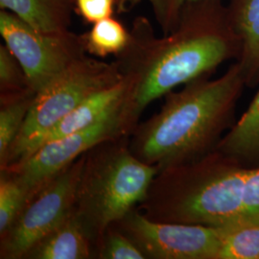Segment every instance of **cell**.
I'll return each instance as SVG.
<instances>
[{"instance_id": "obj_1", "label": "cell", "mask_w": 259, "mask_h": 259, "mask_svg": "<svg viewBox=\"0 0 259 259\" xmlns=\"http://www.w3.org/2000/svg\"><path fill=\"white\" fill-rule=\"evenodd\" d=\"M130 32L129 45L115 62L127 83L122 111L132 134L151 103L240 57V40L222 0L186 3L177 27L162 37L144 17L134 20Z\"/></svg>"}, {"instance_id": "obj_2", "label": "cell", "mask_w": 259, "mask_h": 259, "mask_svg": "<svg viewBox=\"0 0 259 259\" xmlns=\"http://www.w3.org/2000/svg\"><path fill=\"white\" fill-rule=\"evenodd\" d=\"M246 82L235 62L217 79L203 76L166 94L160 111L139 124L129 139L133 154L158 171L213 151L232 124Z\"/></svg>"}, {"instance_id": "obj_3", "label": "cell", "mask_w": 259, "mask_h": 259, "mask_svg": "<svg viewBox=\"0 0 259 259\" xmlns=\"http://www.w3.org/2000/svg\"><path fill=\"white\" fill-rule=\"evenodd\" d=\"M138 208L159 222L215 228L259 224V167L244 166L214 149L158 171Z\"/></svg>"}, {"instance_id": "obj_4", "label": "cell", "mask_w": 259, "mask_h": 259, "mask_svg": "<svg viewBox=\"0 0 259 259\" xmlns=\"http://www.w3.org/2000/svg\"><path fill=\"white\" fill-rule=\"evenodd\" d=\"M129 139L107 141L84 154L74 211L95 247L111 225L145 200L158 173L133 154Z\"/></svg>"}, {"instance_id": "obj_5", "label": "cell", "mask_w": 259, "mask_h": 259, "mask_svg": "<svg viewBox=\"0 0 259 259\" xmlns=\"http://www.w3.org/2000/svg\"><path fill=\"white\" fill-rule=\"evenodd\" d=\"M123 80L116 62L83 56L37 93L19 136L0 169L19 164L37 150L47 133L81 103Z\"/></svg>"}, {"instance_id": "obj_6", "label": "cell", "mask_w": 259, "mask_h": 259, "mask_svg": "<svg viewBox=\"0 0 259 259\" xmlns=\"http://www.w3.org/2000/svg\"><path fill=\"white\" fill-rule=\"evenodd\" d=\"M84 154L28 197L16 220L0 235V258L24 259L29 250L73 212Z\"/></svg>"}, {"instance_id": "obj_7", "label": "cell", "mask_w": 259, "mask_h": 259, "mask_svg": "<svg viewBox=\"0 0 259 259\" xmlns=\"http://www.w3.org/2000/svg\"><path fill=\"white\" fill-rule=\"evenodd\" d=\"M0 34L37 93L87 54L79 35L37 30L5 10L0 11Z\"/></svg>"}, {"instance_id": "obj_8", "label": "cell", "mask_w": 259, "mask_h": 259, "mask_svg": "<svg viewBox=\"0 0 259 259\" xmlns=\"http://www.w3.org/2000/svg\"><path fill=\"white\" fill-rule=\"evenodd\" d=\"M122 103L92 126L47 142L19 164L4 169L16 175L27 189L29 197L95 146L131 137V131L122 111Z\"/></svg>"}, {"instance_id": "obj_9", "label": "cell", "mask_w": 259, "mask_h": 259, "mask_svg": "<svg viewBox=\"0 0 259 259\" xmlns=\"http://www.w3.org/2000/svg\"><path fill=\"white\" fill-rule=\"evenodd\" d=\"M113 225L139 247L146 258L217 259L220 228L155 221L138 207Z\"/></svg>"}, {"instance_id": "obj_10", "label": "cell", "mask_w": 259, "mask_h": 259, "mask_svg": "<svg viewBox=\"0 0 259 259\" xmlns=\"http://www.w3.org/2000/svg\"><path fill=\"white\" fill-rule=\"evenodd\" d=\"M95 243L74 210L37 242L24 259L95 258Z\"/></svg>"}, {"instance_id": "obj_11", "label": "cell", "mask_w": 259, "mask_h": 259, "mask_svg": "<svg viewBox=\"0 0 259 259\" xmlns=\"http://www.w3.org/2000/svg\"><path fill=\"white\" fill-rule=\"evenodd\" d=\"M232 28L239 37L240 65L248 88L259 83V0H231L227 5Z\"/></svg>"}, {"instance_id": "obj_12", "label": "cell", "mask_w": 259, "mask_h": 259, "mask_svg": "<svg viewBox=\"0 0 259 259\" xmlns=\"http://www.w3.org/2000/svg\"><path fill=\"white\" fill-rule=\"evenodd\" d=\"M126 91L127 83L123 78L119 83L93 94L48 132L39 147L47 142L61 139L95 124L123 102Z\"/></svg>"}, {"instance_id": "obj_13", "label": "cell", "mask_w": 259, "mask_h": 259, "mask_svg": "<svg viewBox=\"0 0 259 259\" xmlns=\"http://www.w3.org/2000/svg\"><path fill=\"white\" fill-rule=\"evenodd\" d=\"M0 8L37 30L62 33L69 30L74 0H0Z\"/></svg>"}, {"instance_id": "obj_14", "label": "cell", "mask_w": 259, "mask_h": 259, "mask_svg": "<svg viewBox=\"0 0 259 259\" xmlns=\"http://www.w3.org/2000/svg\"><path fill=\"white\" fill-rule=\"evenodd\" d=\"M215 150L244 166L259 167V90L248 109Z\"/></svg>"}, {"instance_id": "obj_15", "label": "cell", "mask_w": 259, "mask_h": 259, "mask_svg": "<svg viewBox=\"0 0 259 259\" xmlns=\"http://www.w3.org/2000/svg\"><path fill=\"white\" fill-rule=\"evenodd\" d=\"M37 93L32 89L14 93L0 94V167L3 166Z\"/></svg>"}, {"instance_id": "obj_16", "label": "cell", "mask_w": 259, "mask_h": 259, "mask_svg": "<svg viewBox=\"0 0 259 259\" xmlns=\"http://www.w3.org/2000/svg\"><path fill=\"white\" fill-rule=\"evenodd\" d=\"M80 37L85 53L97 58L117 57L128 47L131 32L118 19L110 17L95 22Z\"/></svg>"}, {"instance_id": "obj_17", "label": "cell", "mask_w": 259, "mask_h": 259, "mask_svg": "<svg viewBox=\"0 0 259 259\" xmlns=\"http://www.w3.org/2000/svg\"><path fill=\"white\" fill-rule=\"evenodd\" d=\"M220 232L217 259H259V224L236 223Z\"/></svg>"}, {"instance_id": "obj_18", "label": "cell", "mask_w": 259, "mask_h": 259, "mask_svg": "<svg viewBox=\"0 0 259 259\" xmlns=\"http://www.w3.org/2000/svg\"><path fill=\"white\" fill-rule=\"evenodd\" d=\"M27 199V189L16 175L0 169V235L16 220Z\"/></svg>"}, {"instance_id": "obj_19", "label": "cell", "mask_w": 259, "mask_h": 259, "mask_svg": "<svg viewBox=\"0 0 259 259\" xmlns=\"http://www.w3.org/2000/svg\"><path fill=\"white\" fill-rule=\"evenodd\" d=\"M95 258L146 259L139 247L114 225L96 243Z\"/></svg>"}, {"instance_id": "obj_20", "label": "cell", "mask_w": 259, "mask_h": 259, "mask_svg": "<svg viewBox=\"0 0 259 259\" xmlns=\"http://www.w3.org/2000/svg\"><path fill=\"white\" fill-rule=\"evenodd\" d=\"M30 87L18 59L5 45L0 46V94L22 92Z\"/></svg>"}, {"instance_id": "obj_21", "label": "cell", "mask_w": 259, "mask_h": 259, "mask_svg": "<svg viewBox=\"0 0 259 259\" xmlns=\"http://www.w3.org/2000/svg\"><path fill=\"white\" fill-rule=\"evenodd\" d=\"M191 1L195 0H149L163 35H168L177 27L182 10Z\"/></svg>"}, {"instance_id": "obj_22", "label": "cell", "mask_w": 259, "mask_h": 259, "mask_svg": "<svg viewBox=\"0 0 259 259\" xmlns=\"http://www.w3.org/2000/svg\"><path fill=\"white\" fill-rule=\"evenodd\" d=\"M114 10L115 0H74L75 14L89 24L112 17Z\"/></svg>"}, {"instance_id": "obj_23", "label": "cell", "mask_w": 259, "mask_h": 259, "mask_svg": "<svg viewBox=\"0 0 259 259\" xmlns=\"http://www.w3.org/2000/svg\"><path fill=\"white\" fill-rule=\"evenodd\" d=\"M116 11L118 13H127L138 6L142 0H115Z\"/></svg>"}]
</instances>
